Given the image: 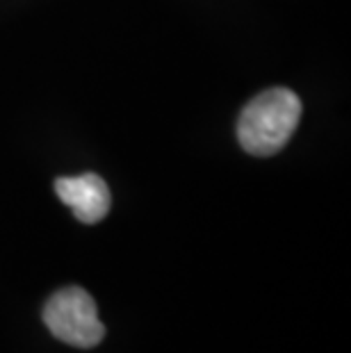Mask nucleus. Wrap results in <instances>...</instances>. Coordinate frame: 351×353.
<instances>
[{
    "label": "nucleus",
    "mask_w": 351,
    "mask_h": 353,
    "mask_svg": "<svg viewBox=\"0 0 351 353\" xmlns=\"http://www.w3.org/2000/svg\"><path fill=\"white\" fill-rule=\"evenodd\" d=\"M299 119H301V99L292 89H267L246 105L240 114L237 139L251 155H276L292 137Z\"/></svg>",
    "instance_id": "nucleus-1"
},
{
    "label": "nucleus",
    "mask_w": 351,
    "mask_h": 353,
    "mask_svg": "<svg viewBox=\"0 0 351 353\" xmlns=\"http://www.w3.org/2000/svg\"><path fill=\"white\" fill-rule=\"evenodd\" d=\"M43 324L59 342L76 349H94L106 337V326L92 294L80 288H64L55 292L43 305Z\"/></svg>",
    "instance_id": "nucleus-2"
},
{
    "label": "nucleus",
    "mask_w": 351,
    "mask_h": 353,
    "mask_svg": "<svg viewBox=\"0 0 351 353\" xmlns=\"http://www.w3.org/2000/svg\"><path fill=\"white\" fill-rule=\"evenodd\" d=\"M55 192L59 201L69 205L82 223H99L110 212V190L106 180L96 174L57 178Z\"/></svg>",
    "instance_id": "nucleus-3"
}]
</instances>
